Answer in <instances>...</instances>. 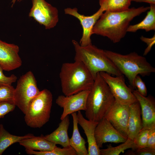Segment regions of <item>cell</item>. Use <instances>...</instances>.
<instances>
[{
  "label": "cell",
  "instance_id": "cell-1",
  "mask_svg": "<svg viewBox=\"0 0 155 155\" xmlns=\"http://www.w3.org/2000/svg\"><path fill=\"white\" fill-rule=\"evenodd\" d=\"M150 8L141 6L119 11H105L94 26L93 34L106 37L113 43H117L125 36L131 21Z\"/></svg>",
  "mask_w": 155,
  "mask_h": 155
},
{
  "label": "cell",
  "instance_id": "cell-2",
  "mask_svg": "<svg viewBox=\"0 0 155 155\" xmlns=\"http://www.w3.org/2000/svg\"><path fill=\"white\" fill-rule=\"evenodd\" d=\"M75 54L74 61L82 62L89 70L94 80L97 74L104 72L115 76L123 74L106 55L104 50L98 48L92 44L81 46L73 40Z\"/></svg>",
  "mask_w": 155,
  "mask_h": 155
},
{
  "label": "cell",
  "instance_id": "cell-3",
  "mask_svg": "<svg viewBox=\"0 0 155 155\" xmlns=\"http://www.w3.org/2000/svg\"><path fill=\"white\" fill-rule=\"evenodd\" d=\"M59 76L62 92L67 96L90 90L94 80L85 65L76 61L63 63Z\"/></svg>",
  "mask_w": 155,
  "mask_h": 155
},
{
  "label": "cell",
  "instance_id": "cell-4",
  "mask_svg": "<svg viewBox=\"0 0 155 155\" xmlns=\"http://www.w3.org/2000/svg\"><path fill=\"white\" fill-rule=\"evenodd\" d=\"M115 101L109 86L98 73L88 96L85 111L86 118L99 122Z\"/></svg>",
  "mask_w": 155,
  "mask_h": 155
},
{
  "label": "cell",
  "instance_id": "cell-5",
  "mask_svg": "<svg viewBox=\"0 0 155 155\" xmlns=\"http://www.w3.org/2000/svg\"><path fill=\"white\" fill-rule=\"evenodd\" d=\"M107 56L113 62L122 74L127 78L133 88L136 76L149 75L155 72V68L144 57L135 52L122 55L110 51L104 50Z\"/></svg>",
  "mask_w": 155,
  "mask_h": 155
},
{
  "label": "cell",
  "instance_id": "cell-6",
  "mask_svg": "<svg viewBox=\"0 0 155 155\" xmlns=\"http://www.w3.org/2000/svg\"><path fill=\"white\" fill-rule=\"evenodd\" d=\"M53 100L51 92L44 89L30 102L24 114L26 125L32 128H40L49 120Z\"/></svg>",
  "mask_w": 155,
  "mask_h": 155
},
{
  "label": "cell",
  "instance_id": "cell-7",
  "mask_svg": "<svg viewBox=\"0 0 155 155\" xmlns=\"http://www.w3.org/2000/svg\"><path fill=\"white\" fill-rule=\"evenodd\" d=\"M40 91L33 73L29 71L22 75L17 81L14 92V103L25 114L30 101Z\"/></svg>",
  "mask_w": 155,
  "mask_h": 155
},
{
  "label": "cell",
  "instance_id": "cell-8",
  "mask_svg": "<svg viewBox=\"0 0 155 155\" xmlns=\"http://www.w3.org/2000/svg\"><path fill=\"white\" fill-rule=\"evenodd\" d=\"M99 73L109 86L116 102L129 105L137 100L131 88L126 85L123 75L113 77L105 72Z\"/></svg>",
  "mask_w": 155,
  "mask_h": 155
},
{
  "label": "cell",
  "instance_id": "cell-9",
  "mask_svg": "<svg viewBox=\"0 0 155 155\" xmlns=\"http://www.w3.org/2000/svg\"><path fill=\"white\" fill-rule=\"evenodd\" d=\"M32 6L29 16L49 29L55 27L59 20L57 8L45 0H32Z\"/></svg>",
  "mask_w": 155,
  "mask_h": 155
},
{
  "label": "cell",
  "instance_id": "cell-10",
  "mask_svg": "<svg viewBox=\"0 0 155 155\" xmlns=\"http://www.w3.org/2000/svg\"><path fill=\"white\" fill-rule=\"evenodd\" d=\"M89 91H82L68 96H58L56 99V103L63 109L60 118L61 120L73 113L79 111H86L87 100Z\"/></svg>",
  "mask_w": 155,
  "mask_h": 155
},
{
  "label": "cell",
  "instance_id": "cell-11",
  "mask_svg": "<svg viewBox=\"0 0 155 155\" xmlns=\"http://www.w3.org/2000/svg\"><path fill=\"white\" fill-rule=\"evenodd\" d=\"M129 112V105L122 104L115 101L104 117L127 139Z\"/></svg>",
  "mask_w": 155,
  "mask_h": 155
},
{
  "label": "cell",
  "instance_id": "cell-12",
  "mask_svg": "<svg viewBox=\"0 0 155 155\" xmlns=\"http://www.w3.org/2000/svg\"><path fill=\"white\" fill-rule=\"evenodd\" d=\"M66 14L72 16L78 19L82 26L83 32L80 44L82 46H86L92 44L90 38L93 34L94 26L104 12L100 8L98 10L90 16H85L79 13L77 8H67L64 9Z\"/></svg>",
  "mask_w": 155,
  "mask_h": 155
},
{
  "label": "cell",
  "instance_id": "cell-13",
  "mask_svg": "<svg viewBox=\"0 0 155 155\" xmlns=\"http://www.w3.org/2000/svg\"><path fill=\"white\" fill-rule=\"evenodd\" d=\"M97 145L100 148L107 142L123 143L127 138L122 135L105 118L98 122L95 132Z\"/></svg>",
  "mask_w": 155,
  "mask_h": 155
},
{
  "label": "cell",
  "instance_id": "cell-14",
  "mask_svg": "<svg viewBox=\"0 0 155 155\" xmlns=\"http://www.w3.org/2000/svg\"><path fill=\"white\" fill-rule=\"evenodd\" d=\"M16 45L10 44L0 40V66L3 70L10 71L20 67L22 61Z\"/></svg>",
  "mask_w": 155,
  "mask_h": 155
},
{
  "label": "cell",
  "instance_id": "cell-15",
  "mask_svg": "<svg viewBox=\"0 0 155 155\" xmlns=\"http://www.w3.org/2000/svg\"><path fill=\"white\" fill-rule=\"evenodd\" d=\"M139 102L141 110L142 129H150L155 127V101L151 96H144L136 90L131 88Z\"/></svg>",
  "mask_w": 155,
  "mask_h": 155
},
{
  "label": "cell",
  "instance_id": "cell-16",
  "mask_svg": "<svg viewBox=\"0 0 155 155\" xmlns=\"http://www.w3.org/2000/svg\"><path fill=\"white\" fill-rule=\"evenodd\" d=\"M78 123L83 129L87 138L88 144V155H100V148L96 140L95 132L98 122L86 119L81 111L77 114Z\"/></svg>",
  "mask_w": 155,
  "mask_h": 155
},
{
  "label": "cell",
  "instance_id": "cell-17",
  "mask_svg": "<svg viewBox=\"0 0 155 155\" xmlns=\"http://www.w3.org/2000/svg\"><path fill=\"white\" fill-rule=\"evenodd\" d=\"M143 127L141 108L139 102L137 100L129 105L127 124V138L133 140Z\"/></svg>",
  "mask_w": 155,
  "mask_h": 155
},
{
  "label": "cell",
  "instance_id": "cell-18",
  "mask_svg": "<svg viewBox=\"0 0 155 155\" xmlns=\"http://www.w3.org/2000/svg\"><path fill=\"white\" fill-rule=\"evenodd\" d=\"M69 124L68 115L61 120L58 127L55 131L50 134L44 136L45 138L56 145L59 144L63 147L70 146V138L68 134Z\"/></svg>",
  "mask_w": 155,
  "mask_h": 155
},
{
  "label": "cell",
  "instance_id": "cell-19",
  "mask_svg": "<svg viewBox=\"0 0 155 155\" xmlns=\"http://www.w3.org/2000/svg\"><path fill=\"white\" fill-rule=\"evenodd\" d=\"M18 143L26 149L40 151H50L56 146L55 144L46 140L43 135L39 136L34 135L23 139Z\"/></svg>",
  "mask_w": 155,
  "mask_h": 155
},
{
  "label": "cell",
  "instance_id": "cell-20",
  "mask_svg": "<svg viewBox=\"0 0 155 155\" xmlns=\"http://www.w3.org/2000/svg\"><path fill=\"white\" fill-rule=\"evenodd\" d=\"M73 119V128L71 137L69 139V145L76 152L78 155H88L85 140L81 136L78 126L76 112L71 114Z\"/></svg>",
  "mask_w": 155,
  "mask_h": 155
},
{
  "label": "cell",
  "instance_id": "cell-21",
  "mask_svg": "<svg viewBox=\"0 0 155 155\" xmlns=\"http://www.w3.org/2000/svg\"><path fill=\"white\" fill-rule=\"evenodd\" d=\"M150 8L145 18L140 23L129 25L127 32H135L144 30L146 32L155 30V4H150Z\"/></svg>",
  "mask_w": 155,
  "mask_h": 155
},
{
  "label": "cell",
  "instance_id": "cell-22",
  "mask_svg": "<svg viewBox=\"0 0 155 155\" xmlns=\"http://www.w3.org/2000/svg\"><path fill=\"white\" fill-rule=\"evenodd\" d=\"M34 135L28 134L24 136H17L10 134L0 124V155L2 154L6 149L12 144L20 141L32 137Z\"/></svg>",
  "mask_w": 155,
  "mask_h": 155
},
{
  "label": "cell",
  "instance_id": "cell-23",
  "mask_svg": "<svg viewBox=\"0 0 155 155\" xmlns=\"http://www.w3.org/2000/svg\"><path fill=\"white\" fill-rule=\"evenodd\" d=\"M131 0H99L100 8L104 11L116 12L129 8Z\"/></svg>",
  "mask_w": 155,
  "mask_h": 155
},
{
  "label": "cell",
  "instance_id": "cell-24",
  "mask_svg": "<svg viewBox=\"0 0 155 155\" xmlns=\"http://www.w3.org/2000/svg\"><path fill=\"white\" fill-rule=\"evenodd\" d=\"M136 148L133 140L127 138L125 142L117 146L113 147L111 144H109L107 148L100 149V155H119L127 149Z\"/></svg>",
  "mask_w": 155,
  "mask_h": 155
},
{
  "label": "cell",
  "instance_id": "cell-25",
  "mask_svg": "<svg viewBox=\"0 0 155 155\" xmlns=\"http://www.w3.org/2000/svg\"><path fill=\"white\" fill-rule=\"evenodd\" d=\"M26 153L29 155H77V154L71 146L63 147V148L56 146L53 149L46 151H36L26 149Z\"/></svg>",
  "mask_w": 155,
  "mask_h": 155
},
{
  "label": "cell",
  "instance_id": "cell-26",
  "mask_svg": "<svg viewBox=\"0 0 155 155\" xmlns=\"http://www.w3.org/2000/svg\"><path fill=\"white\" fill-rule=\"evenodd\" d=\"M149 131L150 129H142L137 133L133 140L136 146V148L146 147Z\"/></svg>",
  "mask_w": 155,
  "mask_h": 155
},
{
  "label": "cell",
  "instance_id": "cell-27",
  "mask_svg": "<svg viewBox=\"0 0 155 155\" xmlns=\"http://www.w3.org/2000/svg\"><path fill=\"white\" fill-rule=\"evenodd\" d=\"M14 88L12 86L0 87V101L13 102Z\"/></svg>",
  "mask_w": 155,
  "mask_h": 155
},
{
  "label": "cell",
  "instance_id": "cell-28",
  "mask_svg": "<svg viewBox=\"0 0 155 155\" xmlns=\"http://www.w3.org/2000/svg\"><path fill=\"white\" fill-rule=\"evenodd\" d=\"M125 154L128 155H154L155 149L147 147L136 148L128 150Z\"/></svg>",
  "mask_w": 155,
  "mask_h": 155
},
{
  "label": "cell",
  "instance_id": "cell-29",
  "mask_svg": "<svg viewBox=\"0 0 155 155\" xmlns=\"http://www.w3.org/2000/svg\"><path fill=\"white\" fill-rule=\"evenodd\" d=\"M16 106L13 102L0 101V118H3L6 114L13 111Z\"/></svg>",
  "mask_w": 155,
  "mask_h": 155
},
{
  "label": "cell",
  "instance_id": "cell-30",
  "mask_svg": "<svg viewBox=\"0 0 155 155\" xmlns=\"http://www.w3.org/2000/svg\"><path fill=\"white\" fill-rule=\"evenodd\" d=\"M3 68L0 66V87L11 86L12 83L17 80L16 76L12 74L9 76H5L3 73Z\"/></svg>",
  "mask_w": 155,
  "mask_h": 155
},
{
  "label": "cell",
  "instance_id": "cell-31",
  "mask_svg": "<svg viewBox=\"0 0 155 155\" xmlns=\"http://www.w3.org/2000/svg\"><path fill=\"white\" fill-rule=\"evenodd\" d=\"M134 86L140 94L144 96H147V90L146 86L139 75H137L134 79Z\"/></svg>",
  "mask_w": 155,
  "mask_h": 155
},
{
  "label": "cell",
  "instance_id": "cell-32",
  "mask_svg": "<svg viewBox=\"0 0 155 155\" xmlns=\"http://www.w3.org/2000/svg\"><path fill=\"white\" fill-rule=\"evenodd\" d=\"M142 41L146 43L148 45L144 52L143 55H146L150 51L152 47L155 43V35L151 38H148L142 36L140 38Z\"/></svg>",
  "mask_w": 155,
  "mask_h": 155
},
{
  "label": "cell",
  "instance_id": "cell-33",
  "mask_svg": "<svg viewBox=\"0 0 155 155\" xmlns=\"http://www.w3.org/2000/svg\"><path fill=\"white\" fill-rule=\"evenodd\" d=\"M146 147L155 149V127L150 129Z\"/></svg>",
  "mask_w": 155,
  "mask_h": 155
},
{
  "label": "cell",
  "instance_id": "cell-34",
  "mask_svg": "<svg viewBox=\"0 0 155 155\" xmlns=\"http://www.w3.org/2000/svg\"><path fill=\"white\" fill-rule=\"evenodd\" d=\"M136 2H146L150 4H155V0H131Z\"/></svg>",
  "mask_w": 155,
  "mask_h": 155
},
{
  "label": "cell",
  "instance_id": "cell-35",
  "mask_svg": "<svg viewBox=\"0 0 155 155\" xmlns=\"http://www.w3.org/2000/svg\"><path fill=\"white\" fill-rule=\"evenodd\" d=\"M16 0H13L12 1L13 4H14V3L15 2ZM18 1H21L22 0H18Z\"/></svg>",
  "mask_w": 155,
  "mask_h": 155
}]
</instances>
